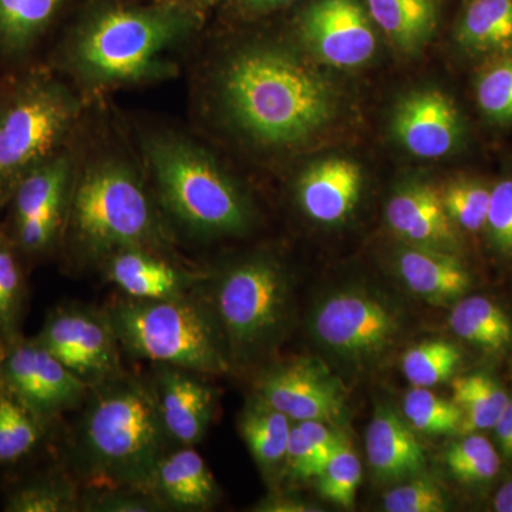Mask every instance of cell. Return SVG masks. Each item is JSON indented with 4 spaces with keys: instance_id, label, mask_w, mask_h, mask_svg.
<instances>
[{
    "instance_id": "1",
    "label": "cell",
    "mask_w": 512,
    "mask_h": 512,
    "mask_svg": "<svg viewBox=\"0 0 512 512\" xmlns=\"http://www.w3.org/2000/svg\"><path fill=\"white\" fill-rule=\"evenodd\" d=\"M204 22L180 0H80L42 63L89 93L161 82Z\"/></svg>"
},
{
    "instance_id": "2",
    "label": "cell",
    "mask_w": 512,
    "mask_h": 512,
    "mask_svg": "<svg viewBox=\"0 0 512 512\" xmlns=\"http://www.w3.org/2000/svg\"><path fill=\"white\" fill-rule=\"evenodd\" d=\"M146 171L119 148L77 154L69 210L57 258L69 274L99 269L121 248L175 254L173 228L158 207Z\"/></svg>"
},
{
    "instance_id": "3",
    "label": "cell",
    "mask_w": 512,
    "mask_h": 512,
    "mask_svg": "<svg viewBox=\"0 0 512 512\" xmlns=\"http://www.w3.org/2000/svg\"><path fill=\"white\" fill-rule=\"evenodd\" d=\"M63 441V464L86 487L148 491L157 461L173 446L150 379L124 373L93 386Z\"/></svg>"
},
{
    "instance_id": "4",
    "label": "cell",
    "mask_w": 512,
    "mask_h": 512,
    "mask_svg": "<svg viewBox=\"0 0 512 512\" xmlns=\"http://www.w3.org/2000/svg\"><path fill=\"white\" fill-rule=\"evenodd\" d=\"M224 116L249 140L291 147L332 119L328 84L281 47L255 45L229 56L214 79Z\"/></svg>"
},
{
    "instance_id": "5",
    "label": "cell",
    "mask_w": 512,
    "mask_h": 512,
    "mask_svg": "<svg viewBox=\"0 0 512 512\" xmlns=\"http://www.w3.org/2000/svg\"><path fill=\"white\" fill-rule=\"evenodd\" d=\"M141 163L170 227L192 239L241 237L254 225L247 195L200 143L171 128L140 136Z\"/></svg>"
},
{
    "instance_id": "6",
    "label": "cell",
    "mask_w": 512,
    "mask_h": 512,
    "mask_svg": "<svg viewBox=\"0 0 512 512\" xmlns=\"http://www.w3.org/2000/svg\"><path fill=\"white\" fill-rule=\"evenodd\" d=\"M104 309L127 355L204 376H220L232 369L220 323L201 288L160 301L121 295Z\"/></svg>"
},
{
    "instance_id": "7",
    "label": "cell",
    "mask_w": 512,
    "mask_h": 512,
    "mask_svg": "<svg viewBox=\"0 0 512 512\" xmlns=\"http://www.w3.org/2000/svg\"><path fill=\"white\" fill-rule=\"evenodd\" d=\"M84 103L46 64L13 73L0 110V208L16 184L72 143Z\"/></svg>"
},
{
    "instance_id": "8",
    "label": "cell",
    "mask_w": 512,
    "mask_h": 512,
    "mask_svg": "<svg viewBox=\"0 0 512 512\" xmlns=\"http://www.w3.org/2000/svg\"><path fill=\"white\" fill-rule=\"evenodd\" d=\"M207 298L232 366L258 362L284 338L292 308L291 278L272 256H249L229 265L212 279Z\"/></svg>"
},
{
    "instance_id": "9",
    "label": "cell",
    "mask_w": 512,
    "mask_h": 512,
    "mask_svg": "<svg viewBox=\"0 0 512 512\" xmlns=\"http://www.w3.org/2000/svg\"><path fill=\"white\" fill-rule=\"evenodd\" d=\"M406 328L404 312L375 289H338L313 309L311 333L320 348L345 365L375 366L399 343Z\"/></svg>"
},
{
    "instance_id": "10",
    "label": "cell",
    "mask_w": 512,
    "mask_h": 512,
    "mask_svg": "<svg viewBox=\"0 0 512 512\" xmlns=\"http://www.w3.org/2000/svg\"><path fill=\"white\" fill-rule=\"evenodd\" d=\"M77 153L73 143L26 174L13 188L0 222L29 271L57 258Z\"/></svg>"
},
{
    "instance_id": "11",
    "label": "cell",
    "mask_w": 512,
    "mask_h": 512,
    "mask_svg": "<svg viewBox=\"0 0 512 512\" xmlns=\"http://www.w3.org/2000/svg\"><path fill=\"white\" fill-rule=\"evenodd\" d=\"M36 336L90 387L126 373L123 350L104 308L63 303L47 313Z\"/></svg>"
},
{
    "instance_id": "12",
    "label": "cell",
    "mask_w": 512,
    "mask_h": 512,
    "mask_svg": "<svg viewBox=\"0 0 512 512\" xmlns=\"http://www.w3.org/2000/svg\"><path fill=\"white\" fill-rule=\"evenodd\" d=\"M0 380L52 424L80 409L92 387L60 362L37 336H20L0 357Z\"/></svg>"
},
{
    "instance_id": "13",
    "label": "cell",
    "mask_w": 512,
    "mask_h": 512,
    "mask_svg": "<svg viewBox=\"0 0 512 512\" xmlns=\"http://www.w3.org/2000/svg\"><path fill=\"white\" fill-rule=\"evenodd\" d=\"M256 394L292 421L342 423L348 403L339 379L315 359L269 366L256 380Z\"/></svg>"
},
{
    "instance_id": "14",
    "label": "cell",
    "mask_w": 512,
    "mask_h": 512,
    "mask_svg": "<svg viewBox=\"0 0 512 512\" xmlns=\"http://www.w3.org/2000/svg\"><path fill=\"white\" fill-rule=\"evenodd\" d=\"M299 32L306 46L332 66H362L375 55V32L360 0H315L301 13Z\"/></svg>"
},
{
    "instance_id": "15",
    "label": "cell",
    "mask_w": 512,
    "mask_h": 512,
    "mask_svg": "<svg viewBox=\"0 0 512 512\" xmlns=\"http://www.w3.org/2000/svg\"><path fill=\"white\" fill-rule=\"evenodd\" d=\"M99 271L124 296L146 301L190 295L208 281L207 274L184 265L174 254L144 247L113 252Z\"/></svg>"
},
{
    "instance_id": "16",
    "label": "cell",
    "mask_w": 512,
    "mask_h": 512,
    "mask_svg": "<svg viewBox=\"0 0 512 512\" xmlns=\"http://www.w3.org/2000/svg\"><path fill=\"white\" fill-rule=\"evenodd\" d=\"M161 421L173 446H195L210 430L217 410V390L204 375L171 365H154L148 377Z\"/></svg>"
},
{
    "instance_id": "17",
    "label": "cell",
    "mask_w": 512,
    "mask_h": 512,
    "mask_svg": "<svg viewBox=\"0 0 512 512\" xmlns=\"http://www.w3.org/2000/svg\"><path fill=\"white\" fill-rule=\"evenodd\" d=\"M80 0H0V70L42 63L45 46Z\"/></svg>"
},
{
    "instance_id": "18",
    "label": "cell",
    "mask_w": 512,
    "mask_h": 512,
    "mask_svg": "<svg viewBox=\"0 0 512 512\" xmlns=\"http://www.w3.org/2000/svg\"><path fill=\"white\" fill-rule=\"evenodd\" d=\"M393 128L406 150L421 158L447 156L463 133L453 101L433 90L403 100L394 114Z\"/></svg>"
},
{
    "instance_id": "19",
    "label": "cell",
    "mask_w": 512,
    "mask_h": 512,
    "mask_svg": "<svg viewBox=\"0 0 512 512\" xmlns=\"http://www.w3.org/2000/svg\"><path fill=\"white\" fill-rule=\"evenodd\" d=\"M386 220L410 245L456 254V227L448 217L441 192L430 185L413 183L399 188L387 204Z\"/></svg>"
},
{
    "instance_id": "20",
    "label": "cell",
    "mask_w": 512,
    "mask_h": 512,
    "mask_svg": "<svg viewBox=\"0 0 512 512\" xmlns=\"http://www.w3.org/2000/svg\"><path fill=\"white\" fill-rule=\"evenodd\" d=\"M148 491L164 510H210L221 498L207 461L194 446H175L157 461Z\"/></svg>"
},
{
    "instance_id": "21",
    "label": "cell",
    "mask_w": 512,
    "mask_h": 512,
    "mask_svg": "<svg viewBox=\"0 0 512 512\" xmlns=\"http://www.w3.org/2000/svg\"><path fill=\"white\" fill-rule=\"evenodd\" d=\"M359 167L343 158L312 165L296 184V200L309 220L336 225L348 220L362 192Z\"/></svg>"
},
{
    "instance_id": "22",
    "label": "cell",
    "mask_w": 512,
    "mask_h": 512,
    "mask_svg": "<svg viewBox=\"0 0 512 512\" xmlns=\"http://www.w3.org/2000/svg\"><path fill=\"white\" fill-rule=\"evenodd\" d=\"M369 466L384 481H404L419 476L427 464L426 450L414 429L392 407L379 406L367 427Z\"/></svg>"
},
{
    "instance_id": "23",
    "label": "cell",
    "mask_w": 512,
    "mask_h": 512,
    "mask_svg": "<svg viewBox=\"0 0 512 512\" xmlns=\"http://www.w3.org/2000/svg\"><path fill=\"white\" fill-rule=\"evenodd\" d=\"M394 268L403 285L434 305L460 301L473 285L466 265L453 252L410 245L400 249Z\"/></svg>"
},
{
    "instance_id": "24",
    "label": "cell",
    "mask_w": 512,
    "mask_h": 512,
    "mask_svg": "<svg viewBox=\"0 0 512 512\" xmlns=\"http://www.w3.org/2000/svg\"><path fill=\"white\" fill-rule=\"evenodd\" d=\"M59 424H52L0 380V471L8 476L33 466L52 446Z\"/></svg>"
},
{
    "instance_id": "25",
    "label": "cell",
    "mask_w": 512,
    "mask_h": 512,
    "mask_svg": "<svg viewBox=\"0 0 512 512\" xmlns=\"http://www.w3.org/2000/svg\"><path fill=\"white\" fill-rule=\"evenodd\" d=\"M2 508L8 512L82 511V485L60 461L45 467L33 464L8 476Z\"/></svg>"
},
{
    "instance_id": "26",
    "label": "cell",
    "mask_w": 512,
    "mask_h": 512,
    "mask_svg": "<svg viewBox=\"0 0 512 512\" xmlns=\"http://www.w3.org/2000/svg\"><path fill=\"white\" fill-rule=\"evenodd\" d=\"M293 421L254 394L239 416L238 429L265 478L281 480Z\"/></svg>"
},
{
    "instance_id": "27",
    "label": "cell",
    "mask_w": 512,
    "mask_h": 512,
    "mask_svg": "<svg viewBox=\"0 0 512 512\" xmlns=\"http://www.w3.org/2000/svg\"><path fill=\"white\" fill-rule=\"evenodd\" d=\"M456 40L471 56H511L512 0H471L458 20Z\"/></svg>"
},
{
    "instance_id": "28",
    "label": "cell",
    "mask_w": 512,
    "mask_h": 512,
    "mask_svg": "<svg viewBox=\"0 0 512 512\" xmlns=\"http://www.w3.org/2000/svg\"><path fill=\"white\" fill-rule=\"evenodd\" d=\"M370 19L397 49L413 52L433 35L439 18L436 0H365Z\"/></svg>"
},
{
    "instance_id": "29",
    "label": "cell",
    "mask_w": 512,
    "mask_h": 512,
    "mask_svg": "<svg viewBox=\"0 0 512 512\" xmlns=\"http://www.w3.org/2000/svg\"><path fill=\"white\" fill-rule=\"evenodd\" d=\"M458 338L490 355H501L512 346V320L485 296H464L448 318Z\"/></svg>"
},
{
    "instance_id": "30",
    "label": "cell",
    "mask_w": 512,
    "mask_h": 512,
    "mask_svg": "<svg viewBox=\"0 0 512 512\" xmlns=\"http://www.w3.org/2000/svg\"><path fill=\"white\" fill-rule=\"evenodd\" d=\"M28 266L0 227V340L15 342L23 333L29 306Z\"/></svg>"
},
{
    "instance_id": "31",
    "label": "cell",
    "mask_w": 512,
    "mask_h": 512,
    "mask_svg": "<svg viewBox=\"0 0 512 512\" xmlns=\"http://www.w3.org/2000/svg\"><path fill=\"white\" fill-rule=\"evenodd\" d=\"M453 400L463 413L461 434L493 430L510 403L501 384L484 373L454 379Z\"/></svg>"
},
{
    "instance_id": "32",
    "label": "cell",
    "mask_w": 512,
    "mask_h": 512,
    "mask_svg": "<svg viewBox=\"0 0 512 512\" xmlns=\"http://www.w3.org/2000/svg\"><path fill=\"white\" fill-rule=\"evenodd\" d=\"M460 349L447 340H427L402 357V370L413 387L437 386L450 380L461 365Z\"/></svg>"
},
{
    "instance_id": "33",
    "label": "cell",
    "mask_w": 512,
    "mask_h": 512,
    "mask_svg": "<svg viewBox=\"0 0 512 512\" xmlns=\"http://www.w3.org/2000/svg\"><path fill=\"white\" fill-rule=\"evenodd\" d=\"M448 471L460 483L485 484L500 473L501 460L490 440L481 434L467 433L464 439L448 446L444 456Z\"/></svg>"
},
{
    "instance_id": "34",
    "label": "cell",
    "mask_w": 512,
    "mask_h": 512,
    "mask_svg": "<svg viewBox=\"0 0 512 512\" xmlns=\"http://www.w3.org/2000/svg\"><path fill=\"white\" fill-rule=\"evenodd\" d=\"M403 414L414 430L423 434H457L463 413L454 400L444 399L427 387H413L404 396Z\"/></svg>"
},
{
    "instance_id": "35",
    "label": "cell",
    "mask_w": 512,
    "mask_h": 512,
    "mask_svg": "<svg viewBox=\"0 0 512 512\" xmlns=\"http://www.w3.org/2000/svg\"><path fill=\"white\" fill-rule=\"evenodd\" d=\"M362 477L360 458L348 437L343 436L322 473L316 477L319 494L340 507L350 508L355 505Z\"/></svg>"
},
{
    "instance_id": "36",
    "label": "cell",
    "mask_w": 512,
    "mask_h": 512,
    "mask_svg": "<svg viewBox=\"0 0 512 512\" xmlns=\"http://www.w3.org/2000/svg\"><path fill=\"white\" fill-rule=\"evenodd\" d=\"M444 207L454 227L463 231H485L490 210L491 188L476 180H458L441 192Z\"/></svg>"
},
{
    "instance_id": "37",
    "label": "cell",
    "mask_w": 512,
    "mask_h": 512,
    "mask_svg": "<svg viewBox=\"0 0 512 512\" xmlns=\"http://www.w3.org/2000/svg\"><path fill=\"white\" fill-rule=\"evenodd\" d=\"M478 107L491 123H512V55L495 59L477 80Z\"/></svg>"
},
{
    "instance_id": "38",
    "label": "cell",
    "mask_w": 512,
    "mask_h": 512,
    "mask_svg": "<svg viewBox=\"0 0 512 512\" xmlns=\"http://www.w3.org/2000/svg\"><path fill=\"white\" fill-rule=\"evenodd\" d=\"M384 494L383 507L389 512H443L447 510V495L436 480L429 476L407 478Z\"/></svg>"
},
{
    "instance_id": "39",
    "label": "cell",
    "mask_w": 512,
    "mask_h": 512,
    "mask_svg": "<svg viewBox=\"0 0 512 512\" xmlns=\"http://www.w3.org/2000/svg\"><path fill=\"white\" fill-rule=\"evenodd\" d=\"M82 511L157 512L165 511L156 497L136 487L82 488Z\"/></svg>"
},
{
    "instance_id": "40",
    "label": "cell",
    "mask_w": 512,
    "mask_h": 512,
    "mask_svg": "<svg viewBox=\"0 0 512 512\" xmlns=\"http://www.w3.org/2000/svg\"><path fill=\"white\" fill-rule=\"evenodd\" d=\"M328 461V458L323 457L313 447L299 424L293 421L281 478H286V480L293 481V483L316 480Z\"/></svg>"
},
{
    "instance_id": "41",
    "label": "cell",
    "mask_w": 512,
    "mask_h": 512,
    "mask_svg": "<svg viewBox=\"0 0 512 512\" xmlns=\"http://www.w3.org/2000/svg\"><path fill=\"white\" fill-rule=\"evenodd\" d=\"M485 231L500 254L512 256V177L504 178L491 188Z\"/></svg>"
},
{
    "instance_id": "42",
    "label": "cell",
    "mask_w": 512,
    "mask_h": 512,
    "mask_svg": "<svg viewBox=\"0 0 512 512\" xmlns=\"http://www.w3.org/2000/svg\"><path fill=\"white\" fill-rule=\"evenodd\" d=\"M296 0H228L220 10L239 19H259L288 8Z\"/></svg>"
},
{
    "instance_id": "43",
    "label": "cell",
    "mask_w": 512,
    "mask_h": 512,
    "mask_svg": "<svg viewBox=\"0 0 512 512\" xmlns=\"http://www.w3.org/2000/svg\"><path fill=\"white\" fill-rule=\"evenodd\" d=\"M312 505L284 493H272L255 505L254 511L259 512H305L318 511Z\"/></svg>"
},
{
    "instance_id": "44",
    "label": "cell",
    "mask_w": 512,
    "mask_h": 512,
    "mask_svg": "<svg viewBox=\"0 0 512 512\" xmlns=\"http://www.w3.org/2000/svg\"><path fill=\"white\" fill-rule=\"evenodd\" d=\"M505 456L512 460V399L493 429Z\"/></svg>"
},
{
    "instance_id": "45",
    "label": "cell",
    "mask_w": 512,
    "mask_h": 512,
    "mask_svg": "<svg viewBox=\"0 0 512 512\" xmlns=\"http://www.w3.org/2000/svg\"><path fill=\"white\" fill-rule=\"evenodd\" d=\"M188 8L194 10L201 18L207 19L215 10H220L228 0H180Z\"/></svg>"
},
{
    "instance_id": "46",
    "label": "cell",
    "mask_w": 512,
    "mask_h": 512,
    "mask_svg": "<svg viewBox=\"0 0 512 512\" xmlns=\"http://www.w3.org/2000/svg\"><path fill=\"white\" fill-rule=\"evenodd\" d=\"M494 510L512 512V480L507 481L494 497Z\"/></svg>"
},
{
    "instance_id": "47",
    "label": "cell",
    "mask_w": 512,
    "mask_h": 512,
    "mask_svg": "<svg viewBox=\"0 0 512 512\" xmlns=\"http://www.w3.org/2000/svg\"><path fill=\"white\" fill-rule=\"evenodd\" d=\"M13 73L15 72H5V70H0V110H2L3 103H5L6 96H8Z\"/></svg>"
},
{
    "instance_id": "48",
    "label": "cell",
    "mask_w": 512,
    "mask_h": 512,
    "mask_svg": "<svg viewBox=\"0 0 512 512\" xmlns=\"http://www.w3.org/2000/svg\"><path fill=\"white\" fill-rule=\"evenodd\" d=\"M3 350H5V345H3L2 340H0V357L3 355Z\"/></svg>"
}]
</instances>
